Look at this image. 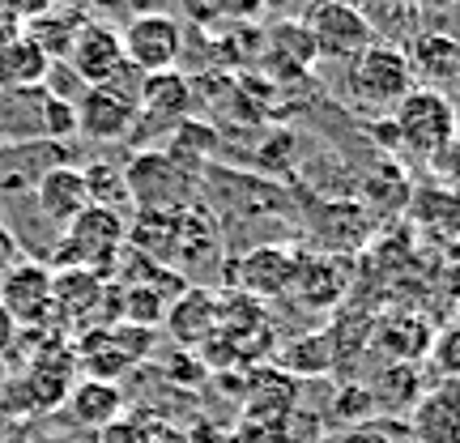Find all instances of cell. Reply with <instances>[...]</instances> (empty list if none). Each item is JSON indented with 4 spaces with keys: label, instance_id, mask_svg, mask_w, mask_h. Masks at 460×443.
<instances>
[{
    "label": "cell",
    "instance_id": "obj_1",
    "mask_svg": "<svg viewBox=\"0 0 460 443\" xmlns=\"http://www.w3.org/2000/svg\"><path fill=\"white\" fill-rule=\"evenodd\" d=\"M393 132L396 146H405L422 163H430L435 154H444L456 141V102L447 99L444 90L413 85L410 94L393 107Z\"/></svg>",
    "mask_w": 460,
    "mask_h": 443
},
{
    "label": "cell",
    "instance_id": "obj_35",
    "mask_svg": "<svg viewBox=\"0 0 460 443\" xmlns=\"http://www.w3.org/2000/svg\"><path fill=\"white\" fill-rule=\"evenodd\" d=\"M128 4L137 9V13H166L171 0H128Z\"/></svg>",
    "mask_w": 460,
    "mask_h": 443
},
{
    "label": "cell",
    "instance_id": "obj_36",
    "mask_svg": "<svg viewBox=\"0 0 460 443\" xmlns=\"http://www.w3.org/2000/svg\"><path fill=\"white\" fill-rule=\"evenodd\" d=\"M418 4H435V9H452V4H460V0H418Z\"/></svg>",
    "mask_w": 460,
    "mask_h": 443
},
{
    "label": "cell",
    "instance_id": "obj_6",
    "mask_svg": "<svg viewBox=\"0 0 460 443\" xmlns=\"http://www.w3.org/2000/svg\"><path fill=\"white\" fill-rule=\"evenodd\" d=\"M119 43H124V60L132 73L141 77L175 73L183 56V26L171 13H137L119 31Z\"/></svg>",
    "mask_w": 460,
    "mask_h": 443
},
{
    "label": "cell",
    "instance_id": "obj_22",
    "mask_svg": "<svg viewBox=\"0 0 460 443\" xmlns=\"http://www.w3.org/2000/svg\"><path fill=\"white\" fill-rule=\"evenodd\" d=\"M430 324L427 320H418V315H401V320H388L384 329H379V345H388L401 362H413L422 359L430 350Z\"/></svg>",
    "mask_w": 460,
    "mask_h": 443
},
{
    "label": "cell",
    "instance_id": "obj_5",
    "mask_svg": "<svg viewBox=\"0 0 460 443\" xmlns=\"http://www.w3.org/2000/svg\"><path fill=\"white\" fill-rule=\"evenodd\" d=\"M413 85L418 82H413L410 56H405V48H396V43H371L349 65V90H354V99L376 107V111L396 107Z\"/></svg>",
    "mask_w": 460,
    "mask_h": 443
},
{
    "label": "cell",
    "instance_id": "obj_29",
    "mask_svg": "<svg viewBox=\"0 0 460 443\" xmlns=\"http://www.w3.org/2000/svg\"><path fill=\"white\" fill-rule=\"evenodd\" d=\"M180 13L192 22V26H217L226 22V0H175Z\"/></svg>",
    "mask_w": 460,
    "mask_h": 443
},
{
    "label": "cell",
    "instance_id": "obj_25",
    "mask_svg": "<svg viewBox=\"0 0 460 443\" xmlns=\"http://www.w3.org/2000/svg\"><path fill=\"white\" fill-rule=\"evenodd\" d=\"M332 443H413V435H410V427H401V422H379V418H371V422H362V427H345Z\"/></svg>",
    "mask_w": 460,
    "mask_h": 443
},
{
    "label": "cell",
    "instance_id": "obj_14",
    "mask_svg": "<svg viewBox=\"0 0 460 443\" xmlns=\"http://www.w3.org/2000/svg\"><path fill=\"white\" fill-rule=\"evenodd\" d=\"M405 56H410L413 82L422 77L430 90H439V85L460 77V39H452V34H444V31L413 34V43L405 48Z\"/></svg>",
    "mask_w": 460,
    "mask_h": 443
},
{
    "label": "cell",
    "instance_id": "obj_8",
    "mask_svg": "<svg viewBox=\"0 0 460 443\" xmlns=\"http://www.w3.org/2000/svg\"><path fill=\"white\" fill-rule=\"evenodd\" d=\"M0 307L17 329H39L51 320V264L17 261L0 273Z\"/></svg>",
    "mask_w": 460,
    "mask_h": 443
},
{
    "label": "cell",
    "instance_id": "obj_19",
    "mask_svg": "<svg viewBox=\"0 0 460 443\" xmlns=\"http://www.w3.org/2000/svg\"><path fill=\"white\" fill-rule=\"evenodd\" d=\"M192 107V85L180 73H158V77H141V99L137 111L163 115V120H180Z\"/></svg>",
    "mask_w": 460,
    "mask_h": 443
},
{
    "label": "cell",
    "instance_id": "obj_39",
    "mask_svg": "<svg viewBox=\"0 0 460 443\" xmlns=\"http://www.w3.org/2000/svg\"><path fill=\"white\" fill-rule=\"evenodd\" d=\"M393 4H418V0H393Z\"/></svg>",
    "mask_w": 460,
    "mask_h": 443
},
{
    "label": "cell",
    "instance_id": "obj_23",
    "mask_svg": "<svg viewBox=\"0 0 460 443\" xmlns=\"http://www.w3.org/2000/svg\"><path fill=\"white\" fill-rule=\"evenodd\" d=\"M85 17H34L31 22V39L43 48V56L48 60H56V56H68V43H73V34H77V26H82Z\"/></svg>",
    "mask_w": 460,
    "mask_h": 443
},
{
    "label": "cell",
    "instance_id": "obj_4",
    "mask_svg": "<svg viewBox=\"0 0 460 443\" xmlns=\"http://www.w3.org/2000/svg\"><path fill=\"white\" fill-rule=\"evenodd\" d=\"M124 180H128V197L141 214H180L192 197V175L180 166V158H171V149L132 154V163L124 166Z\"/></svg>",
    "mask_w": 460,
    "mask_h": 443
},
{
    "label": "cell",
    "instance_id": "obj_16",
    "mask_svg": "<svg viewBox=\"0 0 460 443\" xmlns=\"http://www.w3.org/2000/svg\"><path fill=\"white\" fill-rule=\"evenodd\" d=\"M102 303V278L85 269H51V320L73 324Z\"/></svg>",
    "mask_w": 460,
    "mask_h": 443
},
{
    "label": "cell",
    "instance_id": "obj_34",
    "mask_svg": "<svg viewBox=\"0 0 460 443\" xmlns=\"http://www.w3.org/2000/svg\"><path fill=\"white\" fill-rule=\"evenodd\" d=\"M303 4H307V0H261L264 13H281V17H295Z\"/></svg>",
    "mask_w": 460,
    "mask_h": 443
},
{
    "label": "cell",
    "instance_id": "obj_2",
    "mask_svg": "<svg viewBox=\"0 0 460 443\" xmlns=\"http://www.w3.org/2000/svg\"><path fill=\"white\" fill-rule=\"evenodd\" d=\"M315 43V56L354 65L362 51L376 43V26L354 0H307V9L298 17Z\"/></svg>",
    "mask_w": 460,
    "mask_h": 443
},
{
    "label": "cell",
    "instance_id": "obj_18",
    "mask_svg": "<svg viewBox=\"0 0 460 443\" xmlns=\"http://www.w3.org/2000/svg\"><path fill=\"white\" fill-rule=\"evenodd\" d=\"M166 324L183 345L205 341L217 329V298L209 290H180L166 307Z\"/></svg>",
    "mask_w": 460,
    "mask_h": 443
},
{
    "label": "cell",
    "instance_id": "obj_13",
    "mask_svg": "<svg viewBox=\"0 0 460 443\" xmlns=\"http://www.w3.org/2000/svg\"><path fill=\"white\" fill-rule=\"evenodd\" d=\"M60 410L82 430H94V435H99L102 427H111V422L124 418V393L115 388L111 379H82V384L68 388Z\"/></svg>",
    "mask_w": 460,
    "mask_h": 443
},
{
    "label": "cell",
    "instance_id": "obj_33",
    "mask_svg": "<svg viewBox=\"0 0 460 443\" xmlns=\"http://www.w3.org/2000/svg\"><path fill=\"white\" fill-rule=\"evenodd\" d=\"M13 337H17V324L9 320V312L0 307V362L9 359V350H13Z\"/></svg>",
    "mask_w": 460,
    "mask_h": 443
},
{
    "label": "cell",
    "instance_id": "obj_30",
    "mask_svg": "<svg viewBox=\"0 0 460 443\" xmlns=\"http://www.w3.org/2000/svg\"><path fill=\"white\" fill-rule=\"evenodd\" d=\"M99 443H154V430L137 418H119V422L99 430Z\"/></svg>",
    "mask_w": 460,
    "mask_h": 443
},
{
    "label": "cell",
    "instance_id": "obj_31",
    "mask_svg": "<svg viewBox=\"0 0 460 443\" xmlns=\"http://www.w3.org/2000/svg\"><path fill=\"white\" fill-rule=\"evenodd\" d=\"M4 4H9V9H13L17 17H43V13H51V4H56V0H4Z\"/></svg>",
    "mask_w": 460,
    "mask_h": 443
},
{
    "label": "cell",
    "instance_id": "obj_10",
    "mask_svg": "<svg viewBox=\"0 0 460 443\" xmlns=\"http://www.w3.org/2000/svg\"><path fill=\"white\" fill-rule=\"evenodd\" d=\"M410 435L413 443H460V379H439L413 401Z\"/></svg>",
    "mask_w": 460,
    "mask_h": 443
},
{
    "label": "cell",
    "instance_id": "obj_9",
    "mask_svg": "<svg viewBox=\"0 0 460 443\" xmlns=\"http://www.w3.org/2000/svg\"><path fill=\"white\" fill-rule=\"evenodd\" d=\"M73 107H77V132H85L90 141H124L141 120L137 94L119 85H85V94Z\"/></svg>",
    "mask_w": 460,
    "mask_h": 443
},
{
    "label": "cell",
    "instance_id": "obj_11",
    "mask_svg": "<svg viewBox=\"0 0 460 443\" xmlns=\"http://www.w3.org/2000/svg\"><path fill=\"white\" fill-rule=\"evenodd\" d=\"M34 205L39 214L56 222V226H68L73 217L90 209V197H85V180L77 166H48L39 180H34Z\"/></svg>",
    "mask_w": 460,
    "mask_h": 443
},
{
    "label": "cell",
    "instance_id": "obj_37",
    "mask_svg": "<svg viewBox=\"0 0 460 443\" xmlns=\"http://www.w3.org/2000/svg\"><path fill=\"white\" fill-rule=\"evenodd\" d=\"M34 443H73V439H65V435H48V439H34Z\"/></svg>",
    "mask_w": 460,
    "mask_h": 443
},
{
    "label": "cell",
    "instance_id": "obj_7",
    "mask_svg": "<svg viewBox=\"0 0 460 443\" xmlns=\"http://www.w3.org/2000/svg\"><path fill=\"white\" fill-rule=\"evenodd\" d=\"M68 68L77 73L82 85H119L124 73H132L128 60H124V43H119V31L107 26V22H94L85 17L73 43H68Z\"/></svg>",
    "mask_w": 460,
    "mask_h": 443
},
{
    "label": "cell",
    "instance_id": "obj_24",
    "mask_svg": "<svg viewBox=\"0 0 460 443\" xmlns=\"http://www.w3.org/2000/svg\"><path fill=\"white\" fill-rule=\"evenodd\" d=\"M376 396H371V388H362V384H349V388H341L337 393V401H332V422H349V427H362V422H371L376 418Z\"/></svg>",
    "mask_w": 460,
    "mask_h": 443
},
{
    "label": "cell",
    "instance_id": "obj_27",
    "mask_svg": "<svg viewBox=\"0 0 460 443\" xmlns=\"http://www.w3.org/2000/svg\"><path fill=\"white\" fill-rule=\"evenodd\" d=\"M430 359H435V367H439L447 379H460V324L444 329L430 341Z\"/></svg>",
    "mask_w": 460,
    "mask_h": 443
},
{
    "label": "cell",
    "instance_id": "obj_3",
    "mask_svg": "<svg viewBox=\"0 0 460 443\" xmlns=\"http://www.w3.org/2000/svg\"><path fill=\"white\" fill-rule=\"evenodd\" d=\"M124 239H128L124 214L90 205L65 226V244L56 252V269H85V273L102 278V269H111L115 256L124 252Z\"/></svg>",
    "mask_w": 460,
    "mask_h": 443
},
{
    "label": "cell",
    "instance_id": "obj_26",
    "mask_svg": "<svg viewBox=\"0 0 460 443\" xmlns=\"http://www.w3.org/2000/svg\"><path fill=\"white\" fill-rule=\"evenodd\" d=\"M43 137L48 141L77 137V107H73V99H56L48 90V102H43Z\"/></svg>",
    "mask_w": 460,
    "mask_h": 443
},
{
    "label": "cell",
    "instance_id": "obj_21",
    "mask_svg": "<svg viewBox=\"0 0 460 443\" xmlns=\"http://www.w3.org/2000/svg\"><path fill=\"white\" fill-rule=\"evenodd\" d=\"M413 205H418L413 214L422 217V226H427L435 239L460 244V197H452L444 188H427V192H418Z\"/></svg>",
    "mask_w": 460,
    "mask_h": 443
},
{
    "label": "cell",
    "instance_id": "obj_15",
    "mask_svg": "<svg viewBox=\"0 0 460 443\" xmlns=\"http://www.w3.org/2000/svg\"><path fill=\"white\" fill-rule=\"evenodd\" d=\"M261 65H269L273 73H286V77H298L315 65V43L298 17H281L278 26L264 34Z\"/></svg>",
    "mask_w": 460,
    "mask_h": 443
},
{
    "label": "cell",
    "instance_id": "obj_28",
    "mask_svg": "<svg viewBox=\"0 0 460 443\" xmlns=\"http://www.w3.org/2000/svg\"><path fill=\"white\" fill-rule=\"evenodd\" d=\"M430 171H435V180H439L444 192L460 197V141H452L444 154H435V158H430Z\"/></svg>",
    "mask_w": 460,
    "mask_h": 443
},
{
    "label": "cell",
    "instance_id": "obj_17",
    "mask_svg": "<svg viewBox=\"0 0 460 443\" xmlns=\"http://www.w3.org/2000/svg\"><path fill=\"white\" fill-rule=\"evenodd\" d=\"M51 60L26 31H0V85H39L48 82Z\"/></svg>",
    "mask_w": 460,
    "mask_h": 443
},
{
    "label": "cell",
    "instance_id": "obj_38",
    "mask_svg": "<svg viewBox=\"0 0 460 443\" xmlns=\"http://www.w3.org/2000/svg\"><path fill=\"white\" fill-rule=\"evenodd\" d=\"M456 102V141H460V99H452Z\"/></svg>",
    "mask_w": 460,
    "mask_h": 443
},
{
    "label": "cell",
    "instance_id": "obj_12",
    "mask_svg": "<svg viewBox=\"0 0 460 443\" xmlns=\"http://www.w3.org/2000/svg\"><path fill=\"white\" fill-rule=\"evenodd\" d=\"M295 278H298V256L290 247H278V244L256 247V252H247L243 261H239V286L261 298L295 290Z\"/></svg>",
    "mask_w": 460,
    "mask_h": 443
},
{
    "label": "cell",
    "instance_id": "obj_20",
    "mask_svg": "<svg viewBox=\"0 0 460 443\" xmlns=\"http://www.w3.org/2000/svg\"><path fill=\"white\" fill-rule=\"evenodd\" d=\"M85 180V197L94 209H111V214H124L132 205L128 197V180H124V166H111V163H90L82 171Z\"/></svg>",
    "mask_w": 460,
    "mask_h": 443
},
{
    "label": "cell",
    "instance_id": "obj_32",
    "mask_svg": "<svg viewBox=\"0 0 460 443\" xmlns=\"http://www.w3.org/2000/svg\"><path fill=\"white\" fill-rule=\"evenodd\" d=\"M261 13V0H226V17H234V22H256Z\"/></svg>",
    "mask_w": 460,
    "mask_h": 443
}]
</instances>
